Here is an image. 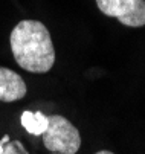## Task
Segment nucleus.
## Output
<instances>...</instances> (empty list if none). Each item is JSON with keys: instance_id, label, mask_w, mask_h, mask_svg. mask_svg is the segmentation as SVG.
<instances>
[{"instance_id": "obj_9", "label": "nucleus", "mask_w": 145, "mask_h": 154, "mask_svg": "<svg viewBox=\"0 0 145 154\" xmlns=\"http://www.w3.org/2000/svg\"><path fill=\"white\" fill-rule=\"evenodd\" d=\"M51 154H58V152H51Z\"/></svg>"}, {"instance_id": "obj_4", "label": "nucleus", "mask_w": 145, "mask_h": 154, "mask_svg": "<svg viewBox=\"0 0 145 154\" xmlns=\"http://www.w3.org/2000/svg\"><path fill=\"white\" fill-rule=\"evenodd\" d=\"M26 84L23 78L11 69L0 67V101L14 102L25 98Z\"/></svg>"}, {"instance_id": "obj_1", "label": "nucleus", "mask_w": 145, "mask_h": 154, "mask_svg": "<svg viewBox=\"0 0 145 154\" xmlns=\"http://www.w3.org/2000/svg\"><path fill=\"white\" fill-rule=\"evenodd\" d=\"M17 64L32 73H46L55 63V49L48 28L37 20H23L11 32Z\"/></svg>"}, {"instance_id": "obj_5", "label": "nucleus", "mask_w": 145, "mask_h": 154, "mask_svg": "<svg viewBox=\"0 0 145 154\" xmlns=\"http://www.w3.org/2000/svg\"><path fill=\"white\" fill-rule=\"evenodd\" d=\"M22 125L25 127V130L29 134L34 136H43V133L48 128V116L43 115L41 112L32 113L29 110L22 113Z\"/></svg>"}, {"instance_id": "obj_6", "label": "nucleus", "mask_w": 145, "mask_h": 154, "mask_svg": "<svg viewBox=\"0 0 145 154\" xmlns=\"http://www.w3.org/2000/svg\"><path fill=\"white\" fill-rule=\"evenodd\" d=\"M0 154H28V151L25 149L20 140H12V142L9 140L8 143H5L3 151Z\"/></svg>"}, {"instance_id": "obj_8", "label": "nucleus", "mask_w": 145, "mask_h": 154, "mask_svg": "<svg viewBox=\"0 0 145 154\" xmlns=\"http://www.w3.org/2000/svg\"><path fill=\"white\" fill-rule=\"evenodd\" d=\"M3 146H5V145H0V152H2V151H3Z\"/></svg>"}, {"instance_id": "obj_3", "label": "nucleus", "mask_w": 145, "mask_h": 154, "mask_svg": "<svg viewBox=\"0 0 145 154\" xmlns=\"http://www.w3.org/2000/svg\"><path fill=\"white\" fill-rule=\"evenodd\" d=\"M102 14L118 18L122 25L145 26V0H96Z\"/></svg>"}, {"instance_id": "obj_7", "label": "nucleus", "mask_w": 145, "mask_h": 154, "mask_svg": "<svg viewBox=\"0 0 145 154\" xmlns=\"http://www.w3.org/2000/svg\"><path fill=\"white\" fill-rule=\"evenodd\" d=\"M95 154H115V152H112V151H98V152H95Z\"/></svg>"}, {"instance_id": "obj_2", "label": "nucleus", "mask_w": 145, "mask_h": 154, "mask_svg": "<svg viewBox=\"0 0 145 154\" xmlns=\"http://www.w3.org/2000/svg\"><path fill=\"white\" fill-rule=\"evenodd\" d=\"M45 146L58 154H76L81 146L78 128L66 118L52 115L48 118V128L43 133Z\"/></svg>"}]
</instances>
